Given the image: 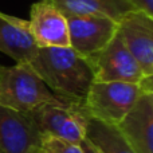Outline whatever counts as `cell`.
I'll use <instances>...</instances> for the list:
<instances>
[{"label":"cell","instance_id":"cell-1","mask_svg":"<svg viewBox=\"0 0 153 153\" xmlns=\"http://www.w3.org/2000/svg\"><path fill=\"white\" fill-rule=\"evenodd\" d=\"M30 65L46 86L65 102L82 103L94 82L89 61L71 47H39Z\"/></svg>","mask_w":153,"mask_h":153},{"label":"cell","instance_id":"cell-2","mask_svg":"<svg viewBox=\"0 0 153 153\" xmlns=\"http://www.w3.org/2000/svg\"><path fill=\"white\" fill-rule=\"evenodd\" d=\"M58 101L30 63L0 65V105L28 114Z\"/></svg>","mask_w":153,"mask_h":153},{"label":"cell","instance_id":"cell-3","mask_svg":"<svg viewBox=\"0 0 153 153\" xmlns=\"http://www.w3.org/2000/svg\"><path fill=\"white\" fill-rule=\"evenodd\" d=\"M143 94L140 85L125 82H93L82 106L90 118L118 126Z\"/></svg>","mask_w":153,"mask_h":153},{"label":"cell","instance_id":"cell-4","mask_svg":"<svg viewBox=\"0 0 153 153\" xmlns=\"http://www.w3.org/2000/svg\"><path fill=\"white\" fill-rule=\"evenodd\" d=\"M42 136L82 144L86 140L90 117L82 103L58 101L28 113Z\"/></svg>","mask_w":153,"mask_h":153},{"label":"cell","instance_id":"cell-5","mask_svg":"<svg viewBox=\"0 0 153 153\" xmlns=\"http://www.w3.org/2000/svg\"><path fill=\"white\" fill-rule=\"evenodd\" d=\"M87 61L91 66L95 82H125L140 85L145 76L140 63L118 32L105 48Z\"/></svg>","mask_w":153,"mask_h":153},{"label":"cell","instance_id":"cell-6","mask_svg":"<svg viewBox=\"0 0 153 153\" xmlns=\"http://www.w3.org/2000/svg\"><path fill=\"white\" fill-rule=\"evenodd\" d=\"M70 47L82 58L97 55L118 32V22L103 16H67Z\"/></svg>","mask_w":153,"mask_h":153},{"label":"cell","instance_id":"cell-7","mask_svg":"<svg viewBox=\"0 0 153 153\" xmlns=\"http://www.w3.org/2000/svg\"><path fill=\"white\" fill-rule=\"evenodd\" d=\"M42 133L30 114L0 105V149L3 153H35Z\"/></svg>","mask_w":153,"mask_h":153},{"label":"cell","instance_id":"cell-8","mask_svg":"<svg viewBox=\"0 0 153 153\" xmlns=\"http://www.w3.org/2000/svg\"><path fill=\"white\" fill-rule=\"evenodd\" d=\"M118 34L140 63L144 75H153V19L133 11L118 22Z\"/></svg>","mask_w":153,"mask_h":153},{"label":"cell","instance_id":"cell-9","mask_svg":"<svg viewBox=\"0 0 153 153\" xmlns=\"http://www.w3.org/2000/svg\"><path fill=\"white\" fill-rule=\"evenodd\" d=\"M28 22L39 47H70L66 16L46 0L32 4Z\"/></svg>","mask_w":153,"mask_h":153},{"label":"cell","instance_id":"cell-10","mask_svg":"<svg viewBox=\"0 0 153 153\" xmlns=\"http://www.w3.org/2000/svg\"><path fill=\"white\" fill-rule=\"evenodd\" d=\"M38 50L30 22L0 11V53L16 63H31Z\"/></svg>","mask_w":153,"mask_h":153},{"label":"cell","instance_id":"cell-11","mask_svg":"<svg viewBox=\"0 0 153 153\" xmlns=\"http://www.w3.org/2000/svg\"><path fill=\"white\" fill-rule=\"evenodd\" d=\"M117 128L136 153H153V108L145 93Z\"/></svg>","mask_w":153,"mask_h":153},{"label":"cell","instance_id":"cell-12","mask_svg":"<svg viewBox=\"0 0 153 153\" xmlns=\"http://www.w3.org/2000/svg\"><path fill=\"white\" fill-rule=\"evenodd\" d=\"M65 16H103L120 22L136 11L129 0H46Z\"/></svg>","mask_w":153,"mask_h":153},{"label":"cell","instance_id":"cell-13","mask_svg":"<svg viewBox=\"0 0 153 153\" xmlns=\"http://www.w3.org/2000/svg\"><path fill=\"white\" fill-rule=\"evenodd\" d=\"M86 140L100 153H136L118 128L93 118L89 121Z\"/></svg>","mask_w":153,"mask_h":153},{"label":"cell","instance_id":"cell-14","mask_svg":"<svg viewBox=\"0 0 153 153\" xmlns=\"http://www.w3.org/2000/svg\"><path fill=\"white\" fill-rule=\"evenodd\" d=\"M40 149L45 153H85L81 144L70 143L51 136H42Z\"/></svg>","mask_w":153,"mask_h":153},{"label":"cell","instance_id":"cell-15","mask_svg":"<svg viewBox=\"0 0 153 153\" xmlns=\"http://www.w3.org/2000/svg\"><path fill=\"white\" fill-rule=\"evenodd\" d=\"M136 8V11L144 12L153 19V0H129Z\"/></svg>","mask_w":153,"mask_h":153},{"label":"cell","instance_id":"cell-16","mask_svg":"<svg viewBox=\"0 0 153 153\" xmlns=\"http://www.w3.org/2000/svg\"><path fill=\"white\" fill-rule=\"evenodd\" d=\"M140 87L143 93H153V75L144 76L140 82Z\"/></svg>","mask_w":153,"mask_h":153},{"label":"cell","instance_id":"cell-17","mask_svg":"<svg viewBox=\"0 0 153 153\" xmlns=\"http://www.w3.org/2000/svg\"><path fill=\"white\" fill-rule=\"evenodd\" d=\"M81 145H82V149H83V152H85V153H100V152H98L97 149H95L94 146H93L87 140H85L83 143L81 144Z\"/></svg>","mask_w":153,"mask_h":153},{"label":"cell","instance_id":"cell-18","mask_svg":"<svg viewBox=\"0 0 153 153\" xmlns=\"http://www.w3.org/2000/svg\"><path fill=\"white\" fill-rule=\"evenodd\" d=\"M145 94H146V97H148L149 102H151V105H152V108H153V93H145Z\"/></svg>","mask_w":153,"mask_h":153},{"label":"cell","instance_id":"cell-19","mask_svg":"<svg viewBox=\"0 0 153 153\" xmlns=\"http://www.w3.org/2000/svg\"><path fill=\"white\" fill-rule=\"evenodd\" d=\"M35 153H45V152H43V151H42V149H38V151H36V152H35Z\"/></svg>","mask_w":153,"mask_h":153},{"label":"cell","instance_id":"cell-20","mask_svg":"<svg viewBox=\"0 0 153 153\" xmlns=\"http://www.w3.org/2000/svg\"><path fill=\"white\" fill-rule=\"evenodd\" d=\"M0 153H3V152H1V149H0Z\"/></svg>","mask_w":153,"mask_h":153}]
</instances>
